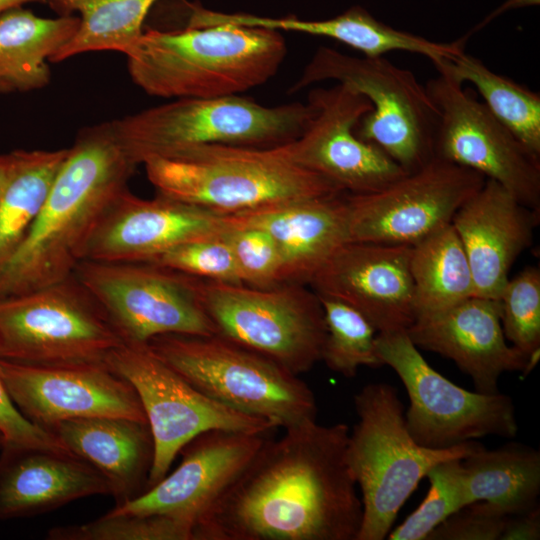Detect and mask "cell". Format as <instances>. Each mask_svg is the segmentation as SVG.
Segmentation results:
<instances>
[{"label": "cell", "mask_w": 540, "mask_h": 540, "mask_svg": "<svg viewBox=\"0 0 540 540\" xmlns=\"http://www.w3.org/2000/svg\"><path fill=\"white\" fill-rule=\"evenodd\" d=\"M123 343L74 275L0 298V360L33 366L105 364Z\"/></svg>", "instance_id": "obj_9"}, {"label": "cell", "mask_w": 540, "mask_h": 540, "mask_svg": "<svg viewBox=\"0 0 540 540\" xmlns=\"http://www.w3.org/2000/svg\"><path fill=\"white\" fill-rule=\"evenodd\" d=\"M443 73L473 84L490 112L532 153L540 156V95L512 79L495 73L465 51L432 62Z\"/></svg>", "instance_id": "obj_29"}, {"label": "cell", "mask_w": 540, "mask_h": 540, "mask_svg": "<svg viewBox=\"0 0 540 540\" xmlns=\"http://www.w3.org/2000/svg\"><path fill=\"white\" fill-rule=\"evenodd\" d=\"M317 295L326 325L321 361L347 378L355 377L361 366H383L376 349L377 331L373 325L350 305Z\"/></svg>", "instance_id": "obj_33"}, {"label": "cell", "mask_w": 540, "mask_h": 540, "mask_svg": "<svg viewBox=\"0 0 540 540\" xmlns=\"http://www.w3.org/2000/svg\"><path fill=\"white\" fill-rule=\"evenodd\" d=\"M0 431L5 442L69 451L51 432L26 419L13 403L0 374Z\"/></svg>", "instance_id": "obj_40"}, {"label": "cell", "mask_w": 540, "mask_h": 540, "mask_svg": "<svg viewBox=\"0 0 540 540\" xmlns=\"http://www.w3.org/2000/svg\"><path fill=\"white\" fill-rule=\"evenodd\" d=\"M73 275L93 296L124 343L164 334L216 335L197 277L144 261H80Z\"/></svg>", "instance_id": "obj_13"}, {"label": "cell", "mask_w": 540, "mask_h": 540, "mask_svg": "<svg viewBox=\"0 0 540 540\" xmlns=\"http://www.w3.org/2000/svg\"><path fill=\"white\" fill-rule=\"evenodd\" d=\"M358 421L349 431L346 460L361 492L362 522L356 540H383L419 482L440 462L465 458L483 446L472 440L447 449L417 444L404 405L388 383H370L354 396Z\"/></svg>", "instance_id": "obj_5"}, {"label": "cell", "mask_w": 540, "mask_h": 540, "mask_svg": "<svg viewBox=\"0 0 540 540\" xmlns=\"http://www.w3.org/2000/svg\"><path fill=\"white\" fill-rule=\"evenodd\" d=\"M105 364L135 389L151 431L154 456L147 489L169 471L181 450L210 430L269 433L275 426L203 394L161 360L147 343H123Z\"/></svg>", "instance_id": "obj_12"}, {"label": "cell", "mask_w": 540, "mask_h": 540, "mask_svg": "<svg viewBox=\"0 0 540 540\" xmlns=\"http://www.w3.org/2000/svg\"><path fill=\"white\" fill-rule=\"evenodd\" d=\"M146 262L200 279L243 284L223 235L179 245Z\"/></svg>", "instance_id": "obj_38"}, {"label": "cell", "mask_w": 540, "mask_h": 540, "mask_svg": "<svg viewBox=\"0 0 540 540\" xmlns=\"http://www.w3.org/2000/svg\"><path fill=\"white\" fill-rule=\"evenodd\" d=\"M410 252L409 245L347 241L308 285L359 311L377 333L406 331L415 321Z\"/></svg>", "instance_id": "obj_20"}, {"label": "cell", "mask_w": 540, "mask_h": 540, "mask_svg": "<svg viewBox=\"0 0 540 540\" xmlns=\"http://www.w3.org/2000/svg\"><path fill=\"white\" fill-rule=\"evenodd\" d=\"M286 54L279 31L220 23L144 30L126 57L132 81L146 94L179 99L238 95L260 86Z\"/></svg>", "instance_id": "obj_3"}, {"label": "cell", "mask_w": 540, "mask_h": 540, "mask_svg": "<svg viewBox=\"0 0 540 540\" xmlns=\"http://www.w3.org/2000/svg\"><path fill=\"white\" fill-rule=\"evenodd\" d=\"M344 194L294 200L231 215L233 225L266 231L278 246L284 283L309 284L349 241Z\"/></svg>", "instance_id": "obj_24"}, {"label": "cell", "mask_w": 540, "mask_h": 540, "mask_svg": "<svg viewBox=\"0 0 540 540\" xmlns=\"http://www.w3.org/2000/svg\"><path fill=\"white\" fill-rule=\"evenodd\" d=\"M470 503L510 516L539 508L540 452L518 442L481 446L461 460Z\"/></svg>", "instance_id": "obj_27"}, {"label": "cell", "mask_w": 540, "mask_h": 540, "mask_svg": "<svg viewBox=\"0 0 540 540\" xmlns=\"http://www.w3.org/2000/svg\"><path fill=\"white\" fill-rule=\"evenodd\" d=\"M268 433L210 430L182 450L178 467L137 498L111 513L162 514L194 529L240 476L265 443Z\"/></svg>", "instance_id": "obj_19"}, {"label": "cell", "mask_w": 540, "mask_h": 540, "mask_svg": "<svg viewBox=\"0 0 540 540\" xmlns=\"http://www.w3.org/2000/svg\"><path fill=\"white\" fill-rule=\"evenodd\" d=\"M349 427L316 421L266 439L195 527V540H356L363 507Z\"/></svg>", "instance_id": "obj_1"}, {"label": "cell", "mask_w": 540, "mask_h": 540, "mask_svg": "<svg viewBox=\"0 0 540 540\" xmlns=\"http://www.w3.org/2000/svg\"><path fill=\"white\" fill-rule=\"evenodd\" d=\"M14 160L13 151L0 155V195L9 177Z\"/></svg>", "instance_id": "obj_43"}, {"label": "cell", "mask_w": 540, "mask_h": 540, "mask_svg": "<svg viewBox=\"0 0 540 540\" xmlns=\"http://www.w3.org/2000/svg\"><path fill=\"white\" fill-rule=\"evenodd\" d=\"M463 458L448 459L426 475L430 487L421 504L387 536L390 540H426L429 533L462 507L470 504Z\"/></svg>", "instance_id": "obj_34"}, {"label": "cell", "mask_w": 540, "mask_h": 540, "mask_svg": "<svg viewBox=\"0 0 540 540\" xmlns=\"http://www.w3.org/2000/svg\"><path fill=\"white\" fill-rule=\"evenodd\" d=\"M158 0H56L65 14L79 13L76 33L51 59L61 62L96 51L128 55L143 34V23Z\"/></svg>", "instance_id": "obj_31"}, {"label": "cell", "mask_w": 540, "mask_h": 540, "mask_svg": "<svg viewBox=\"0 0 540 540\" xmlns=\"http://www.w3.org/2000/svg\"><path fill=\"white\" fill-rule=\"evenodd\" d=\"M539 4L540 0H505L499 7L485 17V19L475 27L474 31L480 30L490 21L511 9L538 6Z\"/></svg>", "instance_id": "obj_42"}, {"label": "cell", "mask_w": 540, "mask_h": 540, "mask_svg": "<svg viewBox=\"0 0 540 540\" xmlns=\"http://www.w3.org/2000/svg\"><path fill=\"white\" fill-rule=\"evenodd\" d=\"M409 268L415 320L475 296L469 261L451 223L411 246Z\"/></svg>", "instance_id": "obj_28"}, {"label": "cell", "mask_w": 540, "mask_h": 540, "mask_svg": "<svg viewBox=\"0 0 540 540\" xmlns=\"http://www.w3.org/2000/svg\"><path fill=\"white\" fill-rule=\"evenodd\" d=\"M47 431L105 476L115 506L132 501L147 490L154 456L147 422L90 417L62 421Z\"/></svg>", "instance_id": "obj_25"}, {"label": "cell", "mask_w": 540, "mask_h": 540, "mask_svg": "<svg viewBox=\"0 0 540 540\" xmlns=\"http://www.w3.org/2000/svg\"><path fill=\"white\" fill-rule=\"evenodd\" d=\"M439 112L434 156L474 170L506 188L525 206L540 209V156L450 76L425 85Z\"/></svg>", "instance_id": "obj_15"}, {"label": "cell", "mask_w": 540, "mask_h": 540, "mask_svg": "<svg viewBox=\"0 0 540 540\" xmlns=\"http://www.w3.org/2000/svg\"><path fill=\"white\" fill-rule=\"evenodd\" d=\"M197 288L216 335L296 375L321 361L324 312L319 296L305 284L262 289L199 278Z\"/></svg>", "instance_id": "obj_10"}, {"label": "cell", "mask_w": 540, "mask_h": 540, "mask_svg": "<svg viewBox=\"0 0 540 540\" xmlns=\"http://www.w3.org/2000/svg\"><path fill=\"white\" fill-rule=\"evenodd\" d=\"M306 103L310 117L303 132L284 143L295 163L347 194L378 191L407 173L379 147L356 135L358 122L372 110L366 96L336 83L310 90Z\"/></svg>", "instance_id": "obj_16"}, {"label": "cell", "mask_w": 540, "mask_h": 540, "mask_svg": "<svg viewBox=\"0 0 540 540\" xmlns=\"http://www.w3.org/2000/svg\"><path fill=\"white\" fill-rule=\"evenodd\" d=\"M151 350L203 394L284 430L316 421L309 386L273 360L218 335L164 334Z\"/></svg>", "instance_id": "obj_6"}, {"label": "cell", "mask_w": 540, "mask_h": 540, "mask_svg": "<svg viewBox=\"0 0 540 540\" xmlns=\"http://www.w3.org/2000/svg\"><path fill=\"white\" fill-rule=\"evenodd\" d=\"M49 540H195L191 525L162 514L107 512L93 521L51 528Z\"/></svg>", "instance_id": "obj_35"}, {"label": "cell", "mask_w": 540, "mask_h": 540, "mask_svg": "<svg viewBox=\"0 0 540 540\" xmlns=\"http://www.w3.org/2000/svg\"><path fill=\"white\" fill-rule=\"evenodd\" d=\"M0 195V265L22 242L44 205L68 148L15 150Z\"/></svg>", "instance_id": "obj_30"}, {"label": "cell", "mask_w": 540, "mask_h": 540, "mask_svg": "<svg viewBox=\"0 0 540 540\" xmlns=\"http://www.w3.org/2000/svg\"><path fill=\"white\" fill-rule=\"evenodd\" d=\"M136 167L111 121L82 129L28 233L0 265V298L71 277L92 230L111 202L128 188Z\"/></svg>", "instance_id": "obj_2"}, {"label": "cell", "mask_w": 540, "mask_h": 540, "mask_svg": "<svg viewBox=\"0 0 540 540\" xmlns=\"http://www.w3.org/2000/svg\"><path fill=\"white\" fill-rule=\"evenodd\" d=\"M508 517L476 501L440 523L426 540H501Z\"/></svg>", "instance_id": "obj_39"}, {"label": "cell", "mask_w": 540, "mask_h": 540, "mask_svg": "<svg viewBox=\"0 0 540 540\" xmlns=\"http://www.w3.org/2000/svg\"><path fill=\"white\" fill-rule=\"evenodd\" d=\"M95 495H111L108 480L70 451L8 442L0 449V520L37 516Z\"/></svg>", "instance_id": "obj_23"}, {"label": "cell", "mask_w": 540, "mask_h": 540, "mask_svg": "<svg viewBox=\"0 0 540 540\" xmlns=\"http://www.w3.org/2000/svg\"><path fill=\"white\" fill-rule=\"evenodd\" d=\"M333 80L366 96L372 110L358 122L356 135L384 151L405 172L434 157L439 112L414 73L381 57H355L319 47L290 91Z\"/></svg>", "instance_id": "obj_8"}, {"label": "cell", "mask_w": 540, "mask_h": 540, "mask_svg": "<svg viewBox=\"0 0 540 540\" xmlns=\"http://www.w3.org/2000/svg\"><path fill=\"white\" fill-rule=\"evenodd\" d=\"M32 1H45L52 4L56 0H0V15L10 9L21 7L23 4Z\"/></svg>", "instance_id": "obj_44"}, {"label": "cell", "mask_w": 540, "mask_h": 540, "mask_svg": "<svg viewBox=\"0 0 540 540\" xmlns=\"http://www.w3.org/2000/svg\"><path fill=\"white\" fill-rule=\"evenodd\" d=\"M376 349L383 365L402 381L410 405L407 430L430 449H447L484 436L513 438L518 431L510 396L463 389L434 370L406 331L377 333Z\"/></svg>", "instance_id": "obj_11"}, {"label": "cell", "mask_w": 540, "mask_h": 540, "mask_svg": "<svg viewBox=\"0 0 540 540\" xmlns=\"http://www.w3.org/2000/svg\"><path fill=\"white\" fill-rule=\"evenodd\" d=\"M79 17L35 15L17 7L0 15V92H28L50 81L48 61L74 36Z\"/></svg>", "instance_id": "obj_26"}, {"label": "cell", "mask_w": 540, "mask_h": 540, "mask_svg": "<svg viewBox=\"0 0 540 540\" xmlns=\"http://www.w3.org/2000/svg\"><path fill=\"white\" fill-rule=\"evenodd\" d=\"M406 333L418 349L452 360L480 393L498 392L503 373L526 370L528 356L506 342L499 299L472 296L416 319Z\"/></svg>", "instance_id": "obj_21"}, {"label": "cell", "mask_w": 540, "mask_h": 540, "mask_svg": "<svg viewBox=\"0 0 540 540\" xmlns=\"http://www.w3.org/2000/svg\"><path fill=\"white\" fill-rule=\"evenodd\" d=\"M506 340L526 356L540 350V270L529 266L508 279L500 298Z\"/></svg>", "instance_id": "obj_36"}, {"label": "cell", "mask_w": 540, "mask_h": 540, "mask_svg": "<svg viewBox=\"0 0 540 540\" xmlns=\"http://www.w3.org/2000/svg\"><path fill=\"white\" fill-rule=\"evenodd\" d=\"M4 442H5L4 436H3L2 432L0 431V449L3 446Z\"/></svg>", "instance_id": "obj_45"}, {"label": "cell", "mask_w": 540, "mask_h": 540, "mask_svg": "<svg viewBox=\"0 0 540 540\" xmlns=\"http://www.w3.org/2000/svg\"><path fill=\"white\" fill-rule=\"evenodd\" d=\"M0 374L22 415L46 430L90 417L147 422L134 387L106 364L33 366L0 360Z\"/></svg>", "instance_id": "obj_17"}, {"label": "cell", "mask_w": 540, "mask_h": 540, "mask_svg": "<svg viewBox=\"0 0 540 540\" xmlns=\"http://www.w3.org/2000/svg\"><path fill=\"white\" fill-rule=\"evenodd\" d=\"M539 211L486 179L455 213L457 232L471 268L475 296L499 299L517 257L530 246Z\"/></svg>", "instance_id": "obj_22"}, {"label": "cell", "mask_w": 540, "mask_h": 540, "mask_svg": "<svg viewBox=\"0 0 540 540\" xmlns=\"http://www.w3.org/2000/svg\"><path fill=\"white\" fill-rule=\"evenodd\" d=\"M142 164L157 193L224 215L344 193L295 163L284 144H200Z\"/></svg>", "instance_id": "obj_4"}, {"label": "cell", "mask_w": 540, "mask_h": 540, "mask_svg": "<svg viewBox=\"0 0 540 540\" xmlns=\"http://www.w3.org/2000/svg\"><path fill=\"white\" fill-rule=\"evenodd\" d=\"M232 227L231 215L159 193L143 199L126 188L100 217L81 261L146 262L179 245L222 236Z\"/></svg>", "instance_id": "obj_18"}, {"label": "cell", "mask_w": 540, "mask_h": 540, "mask_svg": "<svg viewBox=\"0 0 540 540\" xmlns=\"http://www.w3.org/2000/svg\"><path fill=\"white\" fill-rule=\"evenodd\" d=\"M540 538V509L510 515L501 540H538Z\"/></svg>", "instance_id": "obj_41"}, {"label": "cell", "mask_w": 540, "mask_h": 540, "mask_svg": "<svg viewBox=\"0 0 540 540\" xmlns=\"http://www.w3.org/2000/svg\"><path fill=\"white\" fill-rule=\"evenodd\" d=\"M223 237L231 248L243 284L262 289L283 284L282 258L266 231L233 225Z\"/></svg>", "instance_id": "obj_37"}, {"label": "cell", "mask_w": 540, "mask_h": 540, "mask_svg": "<svg viewBox=\"0 0 540 540\" xmlns=\"http://www.w3.org/2000/svg\"><path fill=\"white\" fill-rule=\"evenodd\" d=\"M299 29L304 34L339 41L362 52L366 57H381L392 51H405L426 56L431 62L464 52L467 38L450 43L431 41L386 25L360 6H353L329 19L302 20Z\"/></svg>", "instance_id": "obj_32"}, {"label": "cell", "mask_w": 540, "mask_h": 540, "mask_svg": "<svg viewBox=\"0 0 540 540\" xmlns=\"http://www.w3.org/2000/svg\"><path fill=\"white\" fill-rule=\"evenodd\" d=\"M486 178L434 156L422 167L367 194H344L349 241L412 246L451 223Z\"/></svg>", "instance_id": "obj_14"}, {"label": "cell", "mask_w": 540, "mask_h": 540, "mask_svg": "<svg viewBox=\"0 0 540 540\" xmlns=\"http://www.w3.org/2000/svg\"><path fill=\"white\" fill-rule=\"evenodd\" d=\"M310 117L307 103L265 106L239 95L179 98L111 121L129 158L153 156L200 144L272 147L296 139Z\"/></svg>", "instance_id": "obj_7"}]
</instances>
